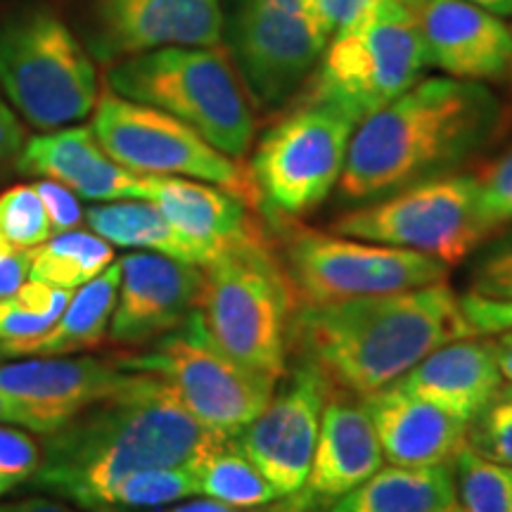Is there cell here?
<instances>
[{
  "mask_svg": "<svg viewBox=\"0 0 512 512\" xmlns=\"http://www.w3.org/2000/svg\"><path fill=\"white\" fill-rule=\"evenodd\" d=\"M93 133L107 157L138 176H178L211 183L259 209L254 178L238 159L223 155L171 114L112 91L98 98Z\"/></svg>",
  "mask_w": 512,
  "mask_h": 512,
  "instance_id": "obj_11",
  "label": "cell"
},
{
  "mask_svg": "<svg viewBox=\"0 0 512 512\" xmlns=\"http://www.w3.org/2000/svg\"><path fill=\"white\" fill-rule=\"evenodd\" d=\"M138 377L93 356H34L0 363V392L43 415L55 432L93 403L124 392Z\"/></svg>",
  "mask_w": 512,
  "mask_h": 512,
  "instance_id": "obj_17",
  "label": "cell"
},
{
  "mask_svg": "<svg viewBox=\"0 0 512 512\" xmlns=\"http://www.w3.org/2000/svg\"><path fill=\"white\" fill-rule=\"evenodd\" d=\"M384 458L399 467L453 463L467 446V422L434 403L403 392L399 384L363 396Z\"/></svg>",
  "mask_w": 512,
  "mask_h": 512,
  "instance_id": "obj_21",
  "label": "cell"
},
{
  "mask_svg": "<svg viewBox=\"0 0 512 512\" xmlns=\"http://www.w3.org/2000/svg\"><path fill=\"white\" fill-rule=\"evenodd\" d=\"M147 202L157 204L171 226L202 249L207 264L230 247L268 233L247 202L228 190L192 178L152 176Z\"/></svg>",
  "mask_w": 512,
  "mask_h": 512,
  "instance_id": "obj_22",
  "label": "cell"
},
{
  "mask_svg": "<svg viewBox=\"0 0 512 512\" xmlns=\"http://www.w3.org/2000/svg\"><path fill=\"white\" fill-rule=\"evenodd\" d=\"M510 69H512V67H510Z\"/></svg>",
  "mask_w": 512,
  "mask_h": 512,
  "instance_id": "obj_50",
  "label": "cell"
},
{
  "mask_svg": "<svg viewBox=\"0 0 512 512\" xmlns=\"http://www.w3.org/2000/svg\"><path fill=\"white\" fill-rule=\"evenodd\" d=\"M467 448L491 463L512 467V384H501L467 425Z\"/></svg>",
  "mask_w": 512,
  "mask_h": 512,
  "instance_id": "obj_33",
  "label": "cell"
},
{
  "mask_svg": "<svg viewBox=\"0 0 512 512\" xmlns=\"http://www.w3.org/2000/svg\"><path fill=\"white\" fill-rule=\"evenodd\" d=\"M427 64L451 79H501L512 67V29L467 0H422L415 5Z\"/></svg>",
  "mask_w": 512,
  "mask_h": 512,
  "instance_id": "obj_18",
  "label": "cell"
},
{
  "mask_svg": "<svg viewBox=\"0 0 512 512\" xmlns=\"http://www.w3.org/2000/svg\"><path fill=\"white\" fill-rule=\"evenodd\" d=\"M0 422H5V425L22 427V430L41 434V437L43 434L53 432V427H50V422L43 418V415L31 411V408L24 406L22 401L12 399V396L3 394V392H0Z\"/></svg>",
  "mask_w": 512,
  "mask_h": 512,
  "instance_id": "obj_41",
  "label": "cell"
},
{
  "mask_svg": "<svg viewBox=\"0 0 512 512\" xmlns=\"http://www.w3.org/2000/svg\"><path fill=\"white\" fill-rule=\"evenodd\" d=\"M458 505L453 463L380 467L373 477L332 503L330 512H446Z\"/></svg>",
  "mask_w": 512,
  "mask_h": 512,
  "instance_id": "obj_25",
  "label": "cell"
},
{
  "mask_svg": "<svg viewBox=\"0 0 512 512\" xmlns=\"http://www.w3.org/2000/svg\"><path fill=\"white\" fill-rule=\"evenodd\" d=\"M446 512H463V510H460L458 505H456V508H451V510H446Z\"/></svg>",
  "mask_w": 512,
  "mask_h": 512,
  "instance_id": "obj_49",
  "label": "cell"
},
{
  "mask_svg": "<svg viewBox=\"0 0 512 512\" xmlns=\"http://www.w3.org/2000/svg\"><path fill=\"white\" fill-rule=\"evenodd\" d=\"M24 147V128L12 107L0 98V174L17 164Z\"/></svg>",
  "mask_w": 512,
  "mask_h": 512,
  "instance_id": "obj_40",
  "label": "cell"
},
{
  "mask_svg": "<svg viewBox=\"0 0 512 512\" xmlns=\"http://www.w3.org/2000/svg\"><path fill=\"white\" fill-rule=\"evenodd\" d=\"M0 512H76L67 503L53 501V498H19V501L0 503Z\"/></svg>",
  "mask_w": 512,
  "mask_h": 512,
  "instance_id": "obj_43",
  "label": "cell"
},
{
  "mask_svg": "<svg viewBox=\"0 0 512 512\" xmlns=\"http://www.w3.org/2000/svg\"><path fill=\"white\" fill-rule=\"evenodd\" d=\"M0 88L22 119L41 131L86 119L100 98L91 55L48 10L0 22Z\"/></svg>",
  "mask_w": 512,
  "mask_h": 512,
  "instance_id": "obj_7",
  "label": "cell"
},
{
  "mask_svg": "<svg viewBox=\"0 0 512 512\" xmlns=\"http://www.w3.org/2000/svg\"><path fill=\"white\" fill-rule=\"evenodd\" d=\"M278 256L297 306L418 290L446 280L448 266L411 249L318 233L280 221Z\"/></svg>",
  "mask_w": 512,
  "mask_h": 512,
  "instance_id": "obj_8",
  "label": "cell"
},
{
  "mask_svg": "<svg viewBox=\"0 0 512 512\" xmlns=\"http://www.w3.org/2000/svg\"><path fill=\"white\" fill-rule=\"evenodd\" d=\"M503 105L477 81L425 79L370 114L351 136L339 200L368 204L456 174L498 138Z\"/></svg>",
  "mask_w": 512,
  "mask_h": 512,
  "instance_id": "obj_3",
  "label": "cell"
},
{
  "mask_svg": "<svg viewBox=\"0 0 512 512\" xmlns=\"http://www.w3.org/2000/svg\"><path fill=\"white\" fill-rule=\"evenodd\" d=\"M41 467V441L34 432L0 422V496L29 484Z\"/></svg>",
  "mask_w": 512,
  "mask_h": 512,
  "instance_id": "obj_35",
  "label": "cell"
},
{
  "mask_svg": "<svg viewBox=\"0 0 512 512\" xmlns=\"http://www.w3.org/2000/svg\"><path fill=\"white\" fill-rule=\"evenodd\" d=\"M477 176L479 211L494 235L512 223V147Z\"/></svg>",
  "mask_w": 512,
  "mask_h": 512,
  "instance_id": "obj_36",
  "label": "cell"
},
{
  "mask_svg": "<svg viewBox=\"0 0 512 512\" xmlns=\"http://www.w3.org/2000/svg\"><path fill=\"white\" fill-rule=\"evenodd\" d=\"M8 361V356H5V351H3V344H0V363H5Z\"/></svg>",
  "mask_w": 512,
  "mask_h": 512,
  "instance_id": "obj_48",
  "label": "cell"
},
{
  "mask_svg": "<svg viewBox=\"0 0 512 512\" xmlns=\"http://www.w3.org/2000/svg\"><path fill=\"white\" fill-rule=\"evenodd\" d=\"M114 261V249L100 235L86 230H67L29 252V280L79 290L91 283Z\"/></svg>",
  "mask_w": 512,
  "mask_h": 512,
  "instance_id": "obj_27",
  "label": "cell"
},
{
  "mask_svg": "<svg viewBox=\"0 0 512 512\" xmlns=\"http://www.w3.org/2000/svg\"><path fill=\"white\" fill-rule=\"evenodd\" d=\"M221 0H95L91 55L102 62L159 48H216L223 41Z\"/></svg>",
  "mask_w": 512,
  "mask_h": 512,
  "instance_id": "obj_15",
  "label": "cell"
},
{
  "mask_svg": "<svg viewBox=\"0 0 512 512\" xmlns=\"http://www.w3.org/2000/svg\"><path fill=\"white\" fill-rule=\"evenodd\" d=\"M192 467H195L200 496L214 498L233 508H261L280 498L233 439L223 441L207 456L192 463Z\"/></svg>",
  "mask_w": 512,
  "mask_h": 512,
  "instance_id": "obj_28",
  "label": "cell"
},
{
  "mask_svg": "<svg viewBox=\"0 0 512 512\" xmlns=\"http://www.w3.org/2000/svg\"><path fill=\"white\" fill-rule=\"evenodd\" d=\"M313 10L330 36L363 22L380 0H311Z\"/></svg>",
  "mask_w": 512,
  "mask_h": 512,
  "instance_id": "obj_39",
  "label": "cell"
},
{
  "mask_svg": "<svg viewBox=\"0 0 512 512\" xmlns=\"http://www.w3.org/2000/svg\"><path fill=\"white\" fill-rule=\"evenodd\" d=\"M190 496H200L195 467H152V470H140L136 475L121 479L107 496L105 512L164 508Z\"/></svg>",
  "mask_w": 512,
  "mask_h": 512,
  "instance_id": "obj_30",
  "label": "cell"
},
{
  "mask_svg": "<svg viewBox=\"0 0 512 512\" xmlns=\"http://www.w3.org/2000/svg\"><path fill=\"white\" fill-rule=\"evenodd\" d=\"M121 280L119 261H112L91 283L76 290L67 309L57 323L43 335L19 342H0L8 358L34 356H69L76 351L98 347L110 330V320L117 306V292Z\"/></svg>",
  "mask_w": 512,
  "mask_h": 512,
  "instance_id": "obj_24",
  "label": "cell"
},
{
  "mask_svg": "<svg viewBox=\"0 0 512 512\" xmlns=\"http://www.w3.org/2000/svg\"><path fill=\"white\" fill-rule=\"evenodd\" d=\"M162 512H242V510L233 508V505L214 501V498H207V501H190V503L174 505V508L162 510Z\"/></svg>",
  "mask_w": 512,
  "mask_h": 512,
  "instance_id": "obj_45",
  "label": "cell"
},
{
  "mask_svg": "<svg viewBox=\"0 0 512 512\" xmlns=\"http://www.w3.org/2000/svg\"><path fill=\"white\" fill-rule=\"evenodd\" d=\"M283 380L264 411L233 437L280 498L297 496L304 489L320 418L332 392L330 382L306 361L285 373Z\"/></svg>",
  "mask_w": 512,
  "mask_h": 512,
  "instance_id": "obj_14",
  "label": "cell"
},
{
  "mask_svg": "<svg viewBox=\"0 0 512 512\" xmlns=\"http://www.w3.org/2000/svg\"><path fill=\"white\" fill-rule=\"evenodd\" d=\"M396 384L403 392L434 403L441 411L470 425L498 392L503 375L494 342L463 337L434 349Z\"/></svg>",
  "mask_w": 512,
  "mask_h": 512,
  "instance_id": "obj_23",
  "label": "cell"
},
{
  "mask_svg": "<svg viewBox=\"0 0 512 512\" xmlns=\"http://www.w3.org/2000/svg\"><path fill=\"white\" fill-rule=\"evenodd\" d=\"M83 221L91 233L100 235L114 247L145 249L185 264L207 266V256L185 235L171 226V221L159 211L157 204L147 200H121L95 204L83 211Z\"/></svg>",
  "mask_w": 512,
  "mask_h": 512,
  "instance_id": "obj_26",
  "label": "cell"
},
{
  "mask_svg": "<svg viewBox=\"0 0 512 512\" xmlns=\"http://www.w3.org/2000/svg\"><path fill=\"white\" fill-rule=\"evenodd\" d=\"M72 290L27 280L15 294L0 299V342H19L48 332L67 309Z\"/></svg>",
  "mask_w": 512,
  "mask_h": 512,
  "instance_id": "obj_29",
  "label": "cell"
},
{
  "mask_svg": "<svg viewBox=\"0 0 512 512\" xmlns=\"http://www.w3.org/2000/svg\"><path fill=\"white\" fill-rule=\"evenodd\" d=\"M475 337L460 297L441 283L330 304H302L292 313L290 347L332 389L370 396L392 387L425 356Z\"/></svg>",
  "mask_w": 512,
  "mask_h": 512,
  "instance_id": "obj_2",
  "label": "cell"
},
{
  "mask_svg": "<svg viewBox=\"0 0 512 512\" xmlns=\"http://www.w3.org/2000/svg\"><path fill=\"white\" fill-rule=\"evenodd\" d=\"M34 190L38 192L43 207L48 211L53 233H67V230H76L81 226L83 209L79 204V197H76V192L64 188L62 183L48 181V178L36 181Z\"/></svg>",
  "mask_w": 512,
  "mask_h": 512,
  "instance_id": "obj_37",
  "label": "cell"
},
{
  "mask_svg": "<svg viewBox=\"0 0 512 512\" xmlns=\"http://www.w3.org/2000/svg\"><path fill=\"white\" fill-rule=\"evenodd\" d=\"M226 31L235 72L261 112L297 98L330 38L318 15H294L268 0H233Z\"/></svg>",
  "mask_w": 512,
  "mask_h": 512,
  "instance_id": "obj_13",
  "label": "cell"
},
{
  "mask_svg": "<svg viewBox=\"0 0 512 512\" xmlns=\"http://www.w3.org/2000/svg\"><path fill=\"white\" fill-rule=\"evenodd\" d=\"M460 306H463L467 323L475 330V335L512 330V302L465 294V297H460Z\"/></svg>",
  "mask_w": 512,
  "mask_h": 512,
  "instance_id": "obj_38",
  "label": "cell"
},
{
  "mask_svg": "<svg viewBox=\"0 0 512 512\" xmlns=\"http://www.w3.org/2000/svg\"><path fill=\"white\" fill-rule=\"evenodd\" d=\"M202 268L197 311L209 339L240 368L278 384L297 299L271 235L230 247Z\"/></svg>",
  "mask_w": 512,
  "mask_h": 512,
  "instance_id": "obj_4",
  "label": "cell"
},
{
  "mask_svg": "<svg viewBox=\"0 0 512 512\" xmlns=\"http://www.w3.org/2000/svg\"><path fill=\"white\" fill-rule=\"evenodd\" d=\"M107 88L121 98L155 107L223 152L242 159L254 140V112L228 55L216 48H159L117 60Z\"/></svg>",
  "mask_w": 512,
  "mask_h": 512,
  "instance_id": "obj_5",
  "label": "cell"
},
{
  "mask_svg": "<svg viewBox=\"0 0 512 512\" xmlns=\"http://www.w3.org/2000/svg\"><path fill=\"white\" fill-rule=\"evenodd\" d=\"M453 477L463 512H512V467L491 463L465 446L453 460Z\"/></svg>",
  "mask_w": 512,
  "mask_h": 512,
  "instance_id": "obj_31",
  "label": "cell"
},
{
  "mask_svg": "<svg viewBox=\"0 0 512 512\" xmlns=\"http://www.w3.org/2000/svg\"><path fill=\"white\" fill-rule=\"evenodd\" d=\"M29 252L31 249H15L0 259V299L15 294L29 280Z\"/></svg>",
  "mask_w": 512,
  "mask_h": 512,
  "instance_id": "obj_42",
  "label": "cell"
},
{
  "mask_svg": "<svg viewBox=\"0 0 512 512\" xmlns=\"http://www.w3.org/2000/svg\"><path fill=\"white\" fill-rule=\"evenodd\" d=\"M425 67L413 10L401 0H380L363 22L335 34L294 100L330 107L358 126L413 88Z\"/></svg>",
  "mask_w": 512,
  "mask_h": 512,
  "instance_id": "obj_6",
  "label": "cell"
},
{
  "mask_svg": "<svg viewBox=\"0 0 512 512\" xmlns=\"http://www.w3.org/2000/svg\"><path fill=\"white\" fill-rule=\"evenodd\" d=\"M467 3L477 5L496 17H510L512 15V0H467Z\"/></svg>",
  "mask_w": 512,
  "mask_h": 512,
  "instance_id": "obj_46",
  "label": "cell"
},
{
  "mask_svg": "<svg viewBox=\"0 0 512 512\" xmlns=\"http://www.w3.org/2000/svg\"><path fill=\"white\" fill-rule=\"evenodd\" d=\"M332 233L420 252L456 266L491 238L475 174H448L347 211Z\"/></svg>",
  "mask_w": 512,
  "mask_h": 512,
  "instance_id": "obj_10",
  "label": "cell"
},
{
  "mask_svg": "<svg viewBox=\"0 0 512 512\" xmlns=\"http://www.w3.org/2000/svg\"><path fill=\"white\" fill-rule=\"evenodd\" d=\"M121 280L110 330L112 344L145 347L181 328L197 309L204 268L157 252H136L119 259Z\"/></svg>",
  "mask_w": 512,
  "mask_h": 512,
  "instance_id": "obj_16",
  "label": "cell"
},
{
  "mask_svg": "<svg viewBox=\"0 0 512 512\" xmlns=\"http://www.w3.org/2000/svg\"><path fill=\"white\" fill-rule=\"evenodd\" d=\"M475 254L467 273V294L512 302V228Z\"/></svg>",
  "mask_w": 512,
  "mask_h": 512,
  "instance_id": "obj_34",
  "label": "cell"
},
{
  "mask_svg": "<svg viewBox=\"0 0 512 512\" xmlns=\"http://www.w3.org/2000/svg\"><path fill=\"white\" fill-rule=\"evenodd\" d=\"M494 351L503 380L512 384V330H503V335L494 342Z\"/></svg>",
  "mask_w": 512,
  "mask_h": 512,
  "instance_id": "obj_44",
  "label": "cell"
},
{
  "mask_svg": "<svg viewBox=\"0 0 512 512\" xmlns=\"http://www.w3.org/2000/svg\"><path fill=\"white\" fill-rule=\"evenodd\" d=\"M223 441L159 377L140 373L124 392L43 434L41 467L29 484L88 512H105L121 479L152 467L192 465Z\"/></svg>",
  "mask_w": 512,
  "mask_h": 512,
  "instance_id": "obj_1",
  "label": "cell"
},
{
  "mask_svg": "<svg viewBox=\"0 0 512 512\" xmlns=\"http://www.w3.org/2000/svg\"><path fill=\"white\" fill-rule=\"evenodd\" d=\"M114 363L159 377L192 418L226 439L238 437L275 392V382L240 368L211 342L197 309L143 354L114 358Z\"/></svg>",
  "mask_w": 512,
  "mask_h": 512,
  "instance_id": "obj_9",
  "label": "cell"
},
{
  "mask_svg": "<svg viewBox=\"0 0 512 512\" xmlns=\"http://www.w3.org/2000/svg\"><path fill=\"white\" fill-rule=\"evenodd\" d=\"M384 453L361 396L332 389L320 418L311 470L297 496V510L335 503L382 467Z\"/></svg>",
  "mask_w": 512,
  "mask_h": 512,
  "instance_id": "obj_19",
  "label": "cell"
},
{
  "mask_svg": "<svg viewBox=\"0 0 512 512\" xmlns=\"http://www.w3.org/2000/svg\"><path fill=\"white\" fill-rule=\"evenodd\" d=\"M15 169L62 183L83 200H150L152 176L133 174L107 157L91 126L55 128L31 138L19 152Z\"/></svg>",
  "mask_w": 512,
  "mask_h": 512,
  "instance_id": "obj_20",
  "label": "cell"
},
{
  "mask_svg": "<svg viewBox=\"0 0 512 512\" xmlns=\"http://www.w3.org/2000/svg\"><path fill=\"white\" fill-rule=\"evenodd\" d=\"M354 131V121L323 105H297L268 128L249 166L259 209L290 221L320 207L342 178Z\"/></svg>",
  "mask_w": 512,
  "mask_h": 512,
  "instance_id": "obj_12",
  "label": "cell"
},
{
  "mask_svg": "<svg viewBox=\"0 0 512 512\" xmlns=\"http://www.w3.org/2000/svg\"><path fill=\"white\" fill-rule=\"evenodd\" d=\"M0 235L17 249H34L53 238L48 211L34 185H15L0 195Z\"/></svg>",
  "mask_w": 512,
  "mask_h": 512,
  "instance_id": "obj_32",
  "label": "cell"
},
{
  "mask_svg": "<svg viewBox=\"0 0 512 512\" xmlns=\"http://www.w3.org/2000/svg\"><path fill=\"white\" fill-rule=\"evenodd\" d=\"M401 3L406 5V8H411V10H413L415 5H420V3H422V0H401Z\"/></svg>",
  "mask_w": 512,
  "mask_h": 512,
  "instance_id": "obj_47",
  "label": "cell"
}]
</instances>
